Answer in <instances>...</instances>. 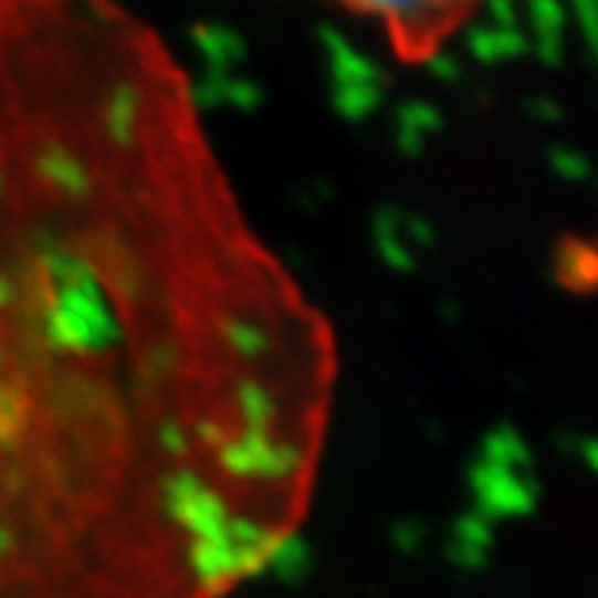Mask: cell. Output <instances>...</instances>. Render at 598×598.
<instances>
[{"label": "cell", "instance_id": "obj_9", "mask_svg": "<svg viewBox=\"0 0 598 598\" xmlns=\"http://www.w3.org/2000/svg\"><path fill=\"white\" fill-rule=\"evenodd\" d=\"M440 126V116L433 107L419 102H409L403 111H400V123H397V138H400V147L407 154H416L421 144H424V135Z\"/></svg>", "mask_w": 598, "mask_h": 598}, {"label": "cell", "instance_id": "obj_14", "mask_svg": "<svg viewBox=\"0 0 598 598\" xmlns=\"http://www.w3.org/2000/svg\"><path fill=\"white\" fill-rule=\"evenodd\" d=\"M580 455H584L586 468L598 473V440H586V443L580 445Z\"/></svg>", "mask_w": 598, "mask_h": 598}, {"label": "cell", "instance_id": "obj_1", "mask_svg": "<svg viewBox=\"0 0 598 598\" xmlns=\"http://www.w3.org/2000/svg\"><path fill=\"white\" fill-rule=\"evenodd\" d=\"M159 31L0 3V598H227L308 520L339 343Z\"/></svg>", "mask_w": 598, "mask_h": 598}, {"label": "cell", "instance_id": "obj_11", "mask_svg": "<svg viewBox=\"0 0 598 598\" xmlns=\"http://www.w3.org/2000/svg\"><path fill=\"white\" fill-rule=\"evenodd\" d=\"M549 166H553V171L565 180H580L589 175L586 156H580L577 150H568V147H556V150L549 154Z\"/></svg>", "mask_w": 598, "mask_h": 598}, {"label": "cell", "instance_id": "obj_13", "mask_svg": "<svg viewBox=\"0 0 598 598\" xmlns=\"http://www.w3.org/2000/svg\"><path fill=\"white\" fill-rule=\"evenodd\" d=\"M532 114L541 116V119H556L559 107L553 104V98H535V102H532Z\"/></svg>", "mask_w": 598, "mask_h": 598}, {"label": "cell", "instance_id": "obj_12", "mask_svg": "<svg viewBox=\"0 0 598 598\" xmlns=\"http://www.w3.org/2000/svg\"><path fill=\"white\" fill-rule=\"evenodd\" d=\"M574 19H577V25L584 31V40L589 52L598 59V3L596 0H580V3H574Z\"/></svg>", "mask_w": 598, "mask_h": 598}, {"label": "cell", "instance_id": "obj_8", "mask_svg": "<svg viewBox=\"0 0 598 598\" xmlns=\"http://www.w3.org/2000/svg\"><path fill=\"white\" fill-rule=\"evenodd\" d=\"M483 459L492 461V464H501V468L520 471V468H528L532 452H528V445H525L520 433L510 431V428H497L495 433L485 437Z\"/></svg>", "mask_w": 598, "mask_h": 598}, {"label": "cell", "instance_id": "obj_6", "mask_svg": "<svg viewBox=\"0 0 598 598\" xmlns=\"http://www.w3.org/2000/svg\"><path fill=\"white\" fill-rule=\"evenodd\" d=\"M468 50L480 62H501V59H516L522 52H528V38L520 28L471 25L468 28Z\"/></svg>", "mask_w": 598, "mask_h": 598}, {"label": "cell", "instance_id": "obj_4", "mask_svg": "<svg viewBox=\"0 0 598 598\" xmlns=\"http://www.w3.org/2000/svg\"><path fill=\"white\" fill-rule=\"evenodd\" d=\"M556 275L571 291H596L598 287V248L592 242H562L556 251Z\"/></svg>", "mask_w": 598, "mask_h": 598}, {"label": "cell", "instance_id": "obj_7", "mask_svg": "<svg viewBox=\"0 0 598 598\" xmlns=\"http://www.w3.org/2000/svg\"><path fill=\"white\" fill-rule=\"evenodd\" d=\"M528 22H532V31H535V46L537 55L544 62H559L562 59V31H565V22H568V13L565 7L553 3V0H537L528 7Z\"/></svg>", "mask_w": 598, "mask_h": 598}, {"label": "cell", "instance_id": "obj_2", "mask_svg": "<svg viewBox=\"0 0 598 598\" xmlns=\"http://www.w3.org/2000/svg\"><path fill=\"white\" fill-rule=\"evenodd\" d=\"M345 10L352 15L379 19L391 52L407 64H431L437 55H443L445 43L480 13L468 3H373Z\"/></svg>", "mask_w": 598, "mask_h": 598}, {"label": "cell", "instance_id": "obj_5", "mask_svg": "<svg viewBox=\"0 0 598 598\" xmlns=\"http://www.w3.org/2000/svg\"><path fill=\"white\" fill-rule=\"evenodd\" d=\"M192 43L208 59V77H232V67L242 59V40L223 25H202L192 31Z\"/></svg>", "mask_w": 598, "mask_h": 598}, {"label": "cell", "instance_id": "obj_3", "mask_svg": "<svg viewBox=\"0 0 598 598\" xmlns=\"http://www.w3.org/2000/svg\"><path fill=\"white\" fill-rule=\"evenodd\" d=\"M473 497H476V513L485 520L495 516H525L535 507L537 489L520 471L501 468L492 461H480L471 473Z\"/></svg>", "mask_w": 598, "mask_h": 598}, {"label": "cell", "instance_id": "obj_10", "mask_svg": "<svg viewBox=\"0 0 598 598\" xmlns=\"http://www.w3.org/2000/svg\"><path fill=\"white\" fill-rule=\"evenodd\" d=\"M492 544L489 520L473 510L471 516L459 522V544H455V562L461 565H480L485 559V549Z\"/></svg>", "mask_w": 598, "mask_h": 598}]
</instances>
